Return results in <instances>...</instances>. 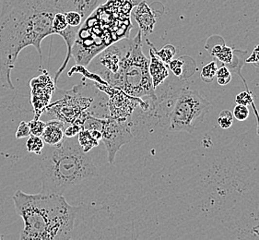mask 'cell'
<instances>
[{
	"label": "cell",
	"mask_w": 259,
	"mask_h": 240,
	"mask_svg": "<svg viewBox=\"0 0 259 240\" xmlns=\"http://www.w3.org/2000/svg\"><path fill=\"white\" fill-rule=\"evenodd\" d=\"M72 10L69 0H4L0 13V80L15 89L11 72L19 53L35 47L42 64V41L53 36V18L58 12Z\"/></svg>",
	"instance_id": "1"
},
{
	"label": "cell",
	"mask_w": 259,
	"mask_h": 240,
	"mask_svg": "<svg viewBox=\"0 0 259 240\" xmlns=\"http://www.w3.org/2000/svg\"><path fill=\"white\" fill-rule=\"evenodd\" d=\"M17 214L24 223L18 240H90L89 209L71 206L64 196L27 194L18 190L12 197Z\"/></svg>",
	"instance_id": "2"
},
{
	"label": "cell",
	"mask_w": 259,
	"mask_h": 240,
	"mask_svg": "<svg viewBox=\"0 0 259 240\" xmlns=\"http://www.w3.org/2000/svg\"><path fill=\"white\" fill-rule=\"evenodd\" d=\"M42 189L40 193L64 196L82 183L98 177V169L89 152H85L78 137L67 138L49 146L40 154Z\"/></svg>",
	"instance_id": "3"
},
{
	"label": "cell",
	"mask_w": 259,
	"mask_h": 240,
	"mask_svg": "<svg viewBox=\"0 0 259 240\" xmlns=\"http://www.w3.org/2000/svg\"><path fill=\"white\" fill-rule=\"evenodd\" d=\"M150 59L142 52V34L138 31L122 59L120 69L108 82L109 85L122 90L133 97L144 96L157 99L149 72Z\"/></svg>",
	"instance_id": "4"
},
{
	"label": "cell",
	"mask_w": 259,
	"mask_h": 240,
	"mask_svg": "<svg viewBox=\"0 0 259 240\" xmlns=\"http://www.w3.org/2000/svg\"><path fill=\"white\" fill-rule=\"evenodd\" d=\"M209 107L210 103L196 90H178L169 115V130L193 133L205 120Z\"/></svg>",
	"instance_id": "5"
},
{
	"label": "cell",
	"mask_w": 259,
	"mask_h": 240,
	"mask_svg": "<svg viewBox=\"0 0 259 240\" xmlns=\"http://www.w3.org/2000/svg\"><path fill=\"white\" fill-rule=\"evenodd\" d=\"M92 102L93 98L81 94L80 85H78L67 92L59 101L46 107L45 111L66 125H80L82 129L89 114L87 109Z\"/></svg>",
	"instance_id": "6"
},
{
	"label": "cell",
	"mask_w": 259,
	"mask_h": 240,
	"mask_svg": "<svg viewBox=\"0 0 259 240\" xmlns=\"http://www.w3.org/2000/svg\"><path fill=\"white\" fill-rule=\"evenodd\" d=\"M129 44L130 39L125 38L116 42L114 45H109L104 50L100 52L89 62L92 67V72L108 83L119 71Z\"/></svg>",
	"instance_id": "7"
},
{
	"label": "cell",
	"mask_w": 259,
	"mask_h": 240,
	"mask_svg": "<svg viewBox=\"0 0 259 240\" xmlns=\"http://www.w3.org/2000/svg\"><path fill=\"white\" fill-rule=\"evenodd\" d=\"M102 141L107 150L108 161L111 165L114 164L116 153L123 145L130 143L134 136L131 132L130 125L126 120H117L107 116L103 118Z\"/></svg>",
	"instance_id": "8"
},
{
	"label": "cell",
	"mask_w": 259,
	"mask_h": 240,
	"mask_svg": "<svg viewBox=\"0 0 259 240\" xmlns=\"http://www.w3.org/2000/svg\"><path fill=\"white\" fill-rule=\"evenodd\" d=\"M95 86L109 96L107 106L110 111V117L117 120H126L127 116L132 114L138 106L145 107V102L141 98L130 96L122 90L109 85L107 82H95Z\"/></svg>",
	"instance_id": "9"
},
{
	"label": "cell",
	"mask_w": 259,
	"mask_h": 240,
	"mask_svg": "<svg viewBox=\"0 0 259 240\" xmlns=\"http://www.w3.org/2000/svg\"><path fill=\"white\" fill-rule=\"evenodd\" d=\"M31 85V102L35 108V119H39L46 107L49 106L50 100L56 89L55 82L46 70L43 74L34 78L30 82Z\"/></svg>",
	"instance_id": "10"
},
{
	"label": "cell",
	"mask_w": 259,
	"mask_h": 240,
	"mask_svg": "<svg viewBox=\"0 0 259 240\" xmlns=\"http://www.w3.org/2000/svg\"><path fill=\"white\" fill-rule=\"evenodd\" d=\"M133 14L142 36L146 37L151 35L156 24V18L152 8L147 4L145 0H142L140 1V3H138Z\"/></svg>",
	"instance_id": "11"
},
{
	"label": "cell",
	"mask_w": 259,
	"mask_h": 240,
	"mask_svg": "<svg viewBox=\"0 0 259 240\" xmlns=\"http://www.w3.org/2000/svg\"><path fill=\"white\" fill-rule=\"evenodd\" d=\"M149 72L152 78V85L154 90L157 89L160 85H161L170 75L167 65L161 61V59L154 54L152 48L150 49Z\"/></svg>",
	"instance_id": "12"
},
{
	"label": "cell",
	"mask_w": 259,
	"mask_h": 240,
	"mask_svg": "<svg viewBox=\"0 0 259 240\" xmlns=\"http://www.w3.org/2000/svg\"><path fill=\"white\" fill-rule=\"evenodd\" d=\"M67 125L63 123L62 121L53 119L49 122L45 123L44 132L41 138L43 139L44 143L48 146H55L61 143L65 138V129Z\"/></svg>",
	"instance_id": "13"
},
{
	"label": "cell",
	"mask_w": 259,
	"mask_h": 240,
	"mask_svg": "<svg viewBox=\"0 0 259 240\" xmlns=\"http://www.w3.org/2000/svg\"><path fill=\"white\" fill-rule=\"evenodd\" d=\"M73 10L78 11L84 20L101 6L103 0H70Z\"/></svg>",
	"instance_id": "14"
},
{
	"label": "cell",
	"mask_w": 259,
	"mask_h": 240,
	"mask_svg": "<svg viewBox=\"0 0 259 240\" xmlns=\"http://www.w3.org/2000/svg\"><path fill=\"white\" fill-rule=\"evenodd\" d=\"M210 54L217 59H219L221 62L224 63L225 66L232 64L233 61L234 57L233 50L227 45H215Z\"/></svg>",
	"instance_id": "15"
},
{
	"label": "cell",
	"mask_w": 259,
	"mask_h": 240,
	"mask_svg": "<svg viewBox=\"0 0 259 240\" xmlns=\"http://www.w3.org/2000/svg\"><path fill=\"white\" fill-rule=\"evenodd\" d=\"M78 142L80 143L82 150L85 152H89L94 147H97L99 145V141H97L91 132L88 129H81V131L78 134Z\"/></svg>",
	"instance_id": "16"
},
{
	"label": "cell",
	"mask_w": 259,
	"mask_h": 240,
	"mask_svg": "<svg viewBox=\"0 0 259 240\" xmlns=\"http://www.w3.org/2000/svg\"><path fill=\"white\" fill-rule=\"evenodd\" d=\"M147 43L150 45V47L153 50L154 54L161 59V61L168 65L169 63L173 59L175 54H176V48L173 45H166L161 48V50H157L154 45L147 39Z\"/></svg>",
	"instance_id": "17"
},
{
	"label": "cell",
	"mask_w": 259,
	"mask_h": 240,
	"mask_svg": "<svg viewBox=\"0 0 259 240\" xmlns=\"http://www.w3.org/2000/svg\"><path fill=\"white\" fill-rule=\"evenodd\" d=\"M44 148H45V143L41 137L35 135H30L28 137L26 149L29 152L40 155Z\"/></svg>",
	"instance_id": "18"
},
{
	"label": "cell",
	"mask_w": 259,
	"mask_h": 240,
	"mask_svg": "<svg viewBox=\"0 0 259 240\" xmlns=\"http://www.w3.org/2000/svg\"><path fill=\"white\" fill-rule=\"evenodd\" d=\"M69 25L67 22L65 12H58L54 15V18H53V23H52L54 35L61 36L63 32H65L69 28Z\"/></svg>",
	"instance_id": "19"
},
{
	"label": "cell",
	"mask_w": 259,
	"mask_h": 240,
	"mask_svg": "<svg viewBox=\"0 0 259 240\" xmlns=\"http://www.w3.org/2000/svg\"><path fill=\"white\" fill-rule=\"evenodd\" d=\"M218 71V66L216 61H211L206 66L203 67L201 73H200V78L206 83H209L213 81L216 78V74Z\"/></svg>",
	"instance_id": "20"
},
{
	"label": "cell",
	"mask_w": 259,
	"mask_h": 240,
	"mask_svg": "<svg viewBox=\"0 0 259 240\" xmlns=\"http://www.w3.org/2000/svg\"><path fill=\"white\" fill-rule=\"evenodd\" d=\"M216 79L220 85L225 86L229 84L232 80V73L230 72L229 68L226 67L225 65L222 66L221 68H218L217 74H216Z\"/></svg>",
	"instance_id": "21"
},
{
	"label": "cell",
	"mask_w": 259,
	"mask_h": 240,
	"mask_svg": "<svg viewBox=\"0 0 259 240\" xmlns=\"http://www.w3.org/2000/svg\"><path fill=\"white\" fill-rule=\"evenodd\" d=\"M65 16L68 24L74 28H81L83 22L85 21L81 14L76 10H70L65 12Z\"/></svg>",
	"instance_id": "22"
},
{
	"label": "cell",
	"mask_w": 259,
	"mask_h": 240,
	"mask_svg": "<svg viewBox=\"0 0 259 240\" xmlns=\"http://www.w3.org/2000/svg\"><path fill=\"white\" fill-rule=\"evenodd\" d=\"M233 115L232 111L230 110H223L218 116V124L219 126L224 129H230L233 123Z\"/></svg>",
	"instance_id": "23"
},
{
	"label": "cell",
	"mask_w": 259,
	"mask_h": 240,
	"mask_svg": "<svg viewBox=\"0 0 259 240\" xmlns=\"http://www.w3.org/2000/svg\"><path fill=\"white\" fill-rule=\"evenodd\" d=\"M29 127H30V131H31V135H35V136H39L41 137L42 134L44 132L45 128V122L40 120V119H33L32 121L28 122Z\"/></svg>",
	"instance_id": "24"
},
{
	"label": "cell",
	"mask_w": 259,
	"mask_h": 240,
	"mask_svg": "<svg viewBox=\"0 0 259 240\" xmlns=\"http://www.w3.org/2000/svg\"><path fill=\"white\" fill-rule=\"evenodd\" d=\"M232 115H233V117L236 118L238 121H244L250 115V110L245 106L236 105L233 109Z\"/></svg>",
	"instance_id": "25"
},
{
	"label": "cell",
	"mask_w": 259,
	"mask_h": 240,
	"mask_svg": "<svg viewBox=\"0 0 259 240\" xmlns=\"http://www.w3.org/2000/svg\"><path fill=\"white\" fill-rule=\"evenodd\" d=\"M185 62L182 60V58H178V59H173L168 65V69H170L171 72H173L177 78H181L183 73H184V70H183V66H184Z\"/></svg>",
	"instance_id": "26"
},
{
	"label": "cell",
	"mask_w": 259,
	"mask_h": 240,
	"mask_svg": "<svg viewBox=\"0 0 259 240\" xmlns=\"http://www.w3.org/2000/svg\"><path fill=\"white\" fill-rule=\"evenodd\" d=\"M30 135H31V131H30L29 124L25 121H21L18 125V129L16 131V138L23 139V138H27Z\"/></svg>",
	"instance_id": "27"
},
{
	"label": "cell",
	"mask_w": 259,
	"mask_h": 240,
	"mask_svg": "<svg viewBox=\"0 0 259 240\" xmlns=\"http://www.w3.org/2000/svg\"><path fill=\"white\" fill-rule=\"evenodd\" d=\"M81 127L80 125L70 124L67 126L65 129V137L67 138H73L78 136L79 132L81 131Z\"/></svg>",
	"instance_id": "28"
},
{
	"label": "cell",
	"mask_w": 259,
	"mask_h": 240,
	"mask_svg": "<svg viewBox=\"0 0 259 240\" xmlns=\"http://www.w3.org/2000/svg\"><path fill=\"white\" fill-rule=\"evenodd\" d=\"M245 62L249 63V64H257L259 62V44L255 45V47L252 50L250 56H248L245 59Z\"/></svg>",
	"instance_id": "29"
}]
</instances>
